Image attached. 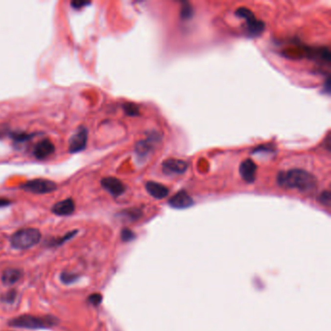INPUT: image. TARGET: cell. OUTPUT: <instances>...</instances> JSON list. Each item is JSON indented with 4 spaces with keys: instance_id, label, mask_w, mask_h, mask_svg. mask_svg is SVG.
Instances as JSON below:
<instances>
[{
    "instance_id": "obj_13",
    "label": "cell",
    "mask_w": 331,
    "mask_h": 331,
    "mask_svg": "<svg viewBox=\"0 0 331 331\" xmlns=\"http://www.w3.org/2000/svg\"><path fill=\"white\" fill-rule=\"evenodd\" d=\"M75 211V202L72 198L59 201L52 208V212L57 216H69Z\"/></svg>"
},
{
    "instance_id": "obj_9",
    "label": "cell",
    "mask_w": 331,
    "mask_h": 331,
    "mask_svg": "<svg viewBox=\"0 0 331 331\" xmlns=\"http://www.w3.org/2000/svg\"><path fill=\"white\" fill-rule=\"evenodd\" d=\"M168 204L175 209H187L193 205V199L187 191L181 190L169 199Z\"/></svg>"
},
{
    "instance_id": "obj_15",
    "label": "cell",
    "mask_w": 331,
    "mask_h": 331,
    "mask_svg": "<svg viewBox=\"0 0 331 331\" xmlns=\"http://www.w3.org/2000/svg\"><path fill=\"white\" fill-rule=\"evenodd\" d=\"M22 278H23V271L21 269L8 268L3 272L1 280L5 285H12L18 283Z\"/></svg>"
},
{
    "instance_id": "obj_21",
    "label": "cell",
    "mask_w": 331,
    "mask_h": 331,
    "mask_svg": "<svg viewBox=\"0 0 331 331\" xmlns=\"http://www.w3.org/2000/svg\"><path fill=\"white\" fill-rule=\"evenodd\" d=\"M77 232H78L77 230H74V231H72V232H69V233H67L66 235H64L62 238H60V239H58V240H56V241L55 240L51 245H52V246H55V245H56V246H60V245H62L63 243H65L66 241H68L69 239H71Z\"/></svg>"
},
{
    "instance_id": "obj_23",
    "label": "cell",
    "mask_w": 331,
    "mask_h": 331,
    "mask_svg": "<svg viewBox=\"0 0 331 331\" xmlns=\"http://www.w3.org/2000/svg\"><path fill=\"white\" fill-rule=\"evenodd\" d=\"M13 139L15 141H18V142H22V141H26L28 138L31 137V135L29 134H26V133H20V132H15L13 135H12Z\"/></svg>"
},
{
    "instance_id": "obj_3",
    "label": "cell",
    "mask_w": 331,
    "mask_h": 331,
    "mask_svg": "<svg viewBox=\"0 0 331 331\" xmlns=\"http://www.w3.org/2000/svg\"><path fill=\"white\" fill-rule=\"evenodd\" d=\"M41 233L37 228H23L11 237V245L17 250H26L39 243Z\"/></svg>"
},
{
    "instance_id": "obj_7",
    "label": "cell",
    "mask_w": 331,
    "mask_h": 331,
    "mask_svg": "<svg viewBox=\"0 0 331 331\" xmlns=\"http://www.w3.org/2000/svg\"><path fill=\"white\" fill-rule=\"evenodd\" d=\"M101 186L115 197L121 195L125 191V186L123 183L115 177L103 178L101 180Z\"/></svg>"
},
{
    "instance_id": "obj_2",
    "label": "cell",
    "mask_w": 331,
    "mask_h": 331,
    "mask_svg": "<svg viewBox=\"0 0 331 331\" xmlns=\"http://www.w3.org/2000/svg\"><path fill=\"white\" fill-rule=\"evenodd\" d=\"M55 324V320L52 317H35L29 315H23L9 321L8 325L13 328L26 329V330H40L49 329Z\"/></svg>"
},
{
    "instance_id": "obj_5",
    "label": "cell",
    "mask_w": 331,
    "mask_h": 331,
    "mask_svg": "<svg viewBox=\"0 0 331 331\" xmlns=\"http://www.w3.org/2000/svg\"><path fill=\"white\" fill-rule=\"evenodd\" d=\"M56 184L53 181L45 180V179H35L28 182H25L21 186V189L37 194H44L49 193L56 189Z\"/></svg>"
},
{
    "instance_id": "obj_11",
    "label": "cell",
    "mask_w": 331,
    "mask_h": 331,
    "mask_svg": "<svg viewBox=\"0 0 331 331\" xmlns=\"http://www.w3.org/2000/svg\"><path fill=\"white\" fill-rule=\"evenodd\" d=\"M258 171V166L255 164L254 161L247 159L244 161L239 167V172L243 180L247 183H254L256 180Z\"/></svg>"
},
{
    "instance_id": "obj_20",
    "label": "cell",
    "mask_w": 331,
    "mask_h": 331,
    "mask_svg": "<svg viewBox=\"0 0 331 331\" xmlns=\"http://www.w3.org/2000/svg\"><path fill=\"white\" fill-rule=\"evenodd\" d=\"M17 297V291L15 289H12V290H9L8 292H6L2 297H1V300L6 302V303H12L15 301Z\"/></svg>"
},
{
    "instance_id": "obj_8",
    "label": "cell",
    "mask_w": 331,
    "mask_h": 331,
    "mask_svg": "<svg viewBox=\"0 0 331 331\" xmlns=\"http://www.w3.org/2000/svg\"><path fill=\"white\" fill-rule=\"evenodd\" d=\"M160 139H161L160 135L157 132H153L149 138L143 141H139L137 143L136 148H135L136 154L141 158L147 157L152 152V149L154 148L155 143L159 142Z\"/></svg>"
},
{
    "instance_id": "obj_19",
    "label": "cell",
    "mask_w": 331,
    "mask_h": 331,
    "mask_svg": "<svg viewBox=\"0 0 331 331\" xmlns=\"http://www.w3.org/2000/svg\"><path fill=\"white\" fill-rule=\"evenodd\" d=\"M120 237H121V240H122L123 242H129V241H132V240L135 238V234H134L133 231H131L130 229H128V228H123V229L121 230Z\"/></svg>"
},
{
    "instance_id": "obj_18",
    "label": "cell",
    "mask_w": 331,
    "mask_h": 331,
    "mask_svg": "<svg viewBox=\"0 0 331 331\" xmlns=\"http://www.w3.org/2000/svg\"><path fill=\"white\" fill-rule=\"evenodd\" d=\"M79 276L70 272H62L61 276H60V280L63 284H73L74 282H76L78 280Z\"/></svg>"
},
{
    "instance_id": "obj_22",
    "label": "cell",
    "mask_w": 331,
    "mask_h": 331,
    "mask_svg": "<svg viewBox=\"0 0 331 331\" xmlns=\"http://www.w3.org/2000/svg\"><path fill=\"white\" fill-rule=\"evenodd\" d=\"M88 301L94 306H98L102 302V296L99 293H94L89 296Z\"/></svg>"
},
{
    "instance_id": "obj_27",
    "label": "cell",
    "mask_w": 331,
    "mask_h": 331,
    "mask_svg": "<svg viewBox=\"0 0 331 331\" xmlns=\"http://www.w3.org/2000/svg\"><path fill=\"white\" fill-rule=\"evenodd\" d=\"M11 203L10 200L8 199H5V198H0V207H4V206H7Z\"/></svg>"
},
{
    "instance_id": "obj_4",
    "label": "cell",
    "mask_w": 331,
    "mask_h": 331,
    "mask_svg": "<svg viewBox=\"0 0 331 331\" xmlns=\"http://www.w3.org/2000/svg\"><path fill=\"white\" fill-rule=\"evenodd\" d=\"M236 16L239 18H242L246 20L247 22V31L252 37H258L260 36L264 28H265V24L262 21L258 20L255 17V14L248 8L241 7L236 11Z\"/></svg>"
},
{
    "instance_id": "obj_1",
    "label": "cell",
    "mask_w": 331,
    "mask_h": 331,
    "mask_svg": "<svg viewBox=\"0 0 331 331\" xmlns=\"http://www.w3.org/2000/svg\"><path fill=\"white\" fill-rule=\"evenodd\" d=\"M277 183L282 188L297 189L299 191H311L318 185L316 177L303 169H291L280 172L277 176Z\"/></svg>"
},
{
    "instance_id": "obj_17",
    "label": "cell",
    "mask_w": 331,
    "mask_h": 331,
    "mask_svg": "<svg viewBox=\"0 0 331 331\" xmlns=\"http://www.w3.org/2000/svg\"><path fill=\"white\" fill-rule=\"evenodd\" d=\"M122 107H123V110L125 112V114L128 115V116L136 117L140 114L138 106L135 105L134 103H125V104H123Z\"/></svg>"
},
{
    "instance_id": "obj_6",
    "label": "cell",
    "mask_w": 331,
    "mask_h": 331,
    "mask_svg": "<svg viewBox=\"0 0 331 331\" xmlns=\"http://www.w3.org/2000/svg\"><path fill=\"white\" fill-rule=\"evenodd\" d=\"M88 143V129L84 126L78 128L69 140V152L79 153L86 149Z\"/></svg>"
},
{
    "instance_id": "obj_14",
    "label": "cell",
    "mask_w": 331,
    "mask_h": 331,
    "mask_svg": "<svg viewBox=\"0 0 331 331\" xmlns=\"http://www.w3.org/2000/svg\"><path fill=\"white\" fill-rule=\"evenodd\" d=\"M146 189L150 195L157 199H164L169 193V189L166 186L157 182H148L146 184Z\"/></svg>"
},
{
    "instance_id": "obj_10",
    "label": "cell",
    "mask_w": 331,
    "mask_h": 331,
    "mask_svg": "<svg viewBox=\"0 0 331 331\" xmlns=\"http://www.w3.org/2000/svg\"><path fill=\"white\" fill-rule=\"evenodd\" d=\"M188 164L181 160L169 159L163 164V171L167 175L184 174L188 169Z\"/></svg>"
},
{
    "instance_id": "obj_26",
    "label": "cell",
    "mask_w": 331,
    "mask_h": 331,
    "mask_svg": "<svg viewBox=\"0 0 331 331\" xmlns=\"http://www.w3.org/2000/svg\"><path fill=\"white\" fill-rule=\"evenodd\" d=\"M191 16V10H190V7H183V10H182V17L183 18H189Z\"/></svg>"
},
{
    "instance_id": "obj_16",
    "label": "cell",
    "mask_w": 331,
    "mask_h": 331,
    "mask_svg": "<svg viewBox=\"0 0 331 331\" xmlns=\"http://www.w3.org/2000/svg\"><path fill=\"white\" fill-rule=\"evenodd\" d=\"M120 215L124 218H126L129 221H135L137 219H139V217L142 215L141 212L137 209H130V210H126L120 213Z\"/></svg>"
},
{
    "instance_id": "obj_24",
    "label": "cell",
    "mask_w": 331,
    "mask_h": 331,
    "mask_svg": "<svg viewBox=\"0 0 331 331\" xmlns=\"http://www.w3.org/2000/svg\"><path fill=\"white\" fill-rule=\"evenodd\" d=\"M91 2L89 1H83V0H76V1H72L71 2V6L76 9V10H80L82 9L84 6H87V5H90Z\"/></svg>"
},
{
    "instance_id": "obj_25",
    "label": "cell",
    "mask_w": 331,
    "mask_h": 331,
    "mask_svg": "<svg viewBox=\"0 0 331 331\" xmlns=\"http://www.w3.org/2000/svg\"><path fill=\"white\" fill-rule=\"evenodd\" d=\"M320 201L325 205L331 204V192L330 191H324L320 196Z\"/></svg>"
},
{
    "instance_id": "obj_12",
    "label": "cell",
    "mask_w": 331,
    "mask_h": 331,
    "mask_svg": "<svg viewBox=\"0 0 331 331\" xmlns=\"http://www.w3.org/2000/svg\"><path fill=\"white\" fill-rule=\"evenodd\" d=\"M55 145L48 139L40 141L33 150V155L38 160H45L55 153Z\"/></svg>"
}]
</instances>
